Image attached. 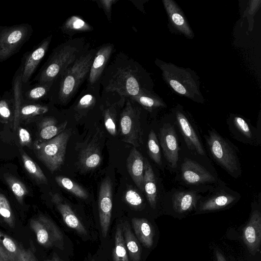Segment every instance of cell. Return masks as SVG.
<instances>
[{
  "label": "cell",
  "mask_w": 261,
  "mask_h": 261,
  "mask_svg": "<svg viewBox=\"0 0 261 261\" xmlns=\"http://www.w3.org/2000/svg\"><path fill=\"white\" fill-rule=\"evenodd\" d=\"M115 61L105 84L107 92L131 98L142 91L152 90V80L145 69L133 61Z\"/></svg>",
  "instance_id": "obj_1"
},
{
  "label": "cell",
  "mask_w": 261,
  "mask_h": 261,
  "mask_svg": "<svg viewBox=\"0 0 261 261\" xmlns=\"http://www.w3.org/2000/svg\"><path fill=\"white\" fill-rule=\"evenodd\" d=\"M155 64L161 70L164 81L176 93L194 102L204 103L199 78L194 70L158 59H155Z\"/></svg>",
  "instance_id": "obj_2"
},
{
  "label": "cell",
  "mask_w": 261,
  "mask_h": 261,
  "mask_svg": "<svg viewBox=\"0 0 261 261\" xmlns=\"http://www.w3.org/2000/svg\"><path fill=\"white\" fill-rule=\"evenodd\" d=\"M205 139L213 160L231 177H240L242 169L237 147L213 128L208 130Z\"/></svg>",
  "instance_id": "obj_3"
},
{
  "label": "cell",
  "mask_w": 261,
  "mask_h": 261,
  "mask_svg": "<svg viewBox=\"0 0 261 261\" xmlns=\"http://www.w3.org/2000/svg\"><path fill=\"white\" fill-rule=\"evenodd\" d=\"M82 49L75 41L66 42L56 48L35 80L38 84L53 83L80 56Z\"/></svg>",
  "instance_id": "obj_4"
},
{
  "label": "cell",
  "mask_w": 261,
  "mask_h": 261,
  "mask_svg": "<svg viewBox=\"0 0 261 261\" xmlns=\"http://www.w3.org/2000/svg\"><path fill=\"white\" fill-rule=\"evenodd\" d=\"M71 134V130L68 129L51 139L37 140L34 143L36 156L51 172L59 170L64 164L66 147Z\"/></svg>",
  "instance_id": "obj_5"
},
{
  "label": "cell",
  "mask_w": 261,
  "mask_h": 261,
  "mask_svg": "<svg viewBox=\"0 0 261 261\" xmlns=\"http://www.w3.org/2000/svg\"><path fill=\"white\" fill-rule=\"evenodd\" d=\"M179 177L180 182L186 187L205 191L224 182L205 165L187 157L181 163Z\"/></svg>",
  "instance_id": "obj_6"
},
{
  "label": "cell",
  "mask_w": 261,
  "mask_h": 261,
  "mask_svg": "<svg viewBox=\"0 0 261 261\" xmlns=\"http://www.w3.org/2000/svg\"><path fill=\"white\" fill-rule=\"evenodd\" d=\"M95 55L93 52L83 53L60 76L61 79L58 94L61 101L69 99L89 73Z\"/></svg>",
  "instance_id": "obj_7"
},
{
  "label": "cell",
  "mask_w": 261,
  "mask_h": 261,
  "mask_svg": "<svg viewBox=\"0 0 261 261\" xmlns=\"http://www.w3.org/2000/svg\"><path fill=\"white\" fill-rule=\"evenodd\" d=\"M32 33L29 24L0 27V63L17 53Z\"/></svg>",
  "instance_id": "obj_8"
},
{
  "label": "cell",
  "mask_w": 261,
  "mask_h": 261,
  "mask_svg": "<svg viewBox=\"0 0 261 261\" xmlns=\"http://www.w3.org/2000/svg\"><path fill=\"white\" fill-rule=\"evenodd\" d=\"M141 110L128 100L120 116V132L122 140L135 147L140 146L143 143Z\"/></svg>",
  "instance_id": "obj_9"
},
{
  "label": "cell",
  "mask_w": 261,
  "mask_h": 261,
  "mask_svg": "<svg viewBox=\"0 0 261 261\" xmlns=\"http://www.w3.org/2000/svg\"><path fill=\"white\" fill-rule=\"evenodd\" d=\"M241 198V194L226 186L224 182L218 185L201 197L197 206L198 213L222 210L232 206Z\"/></svg>",
  "instance_id": "obj_10"
},
{
  "label": "cell",
  "mask_w": 261,
  "mask_h": 261,
  "mask_svg": "<svg viewBox=\"0 0 261 261\" xmlns=\"http://www.w3.org/2000/svg\"><path fill=\"white\" fill-rule=\"evenodd\" d=\"M227 124L230 134L235 139L244 144L254 146L261 144L260 115L257 127L253 126L249 120L241 115L230 114Z\"/></svg>",
  "instance_id": "obj_11"
},
{
  "label": "cell",
  "mask_w": 261,
  "mask_h": 261,
  "mask_svg": "<svg viewBox=\"0 0 261 261\" xmlns=\"http://www.w3.org/2000/svg\"><path fill=\"white\" fill-rule=\"evenodd\" d=\"M171 112L188 148L199 155L206 156L205 149L195 125L183 106L177 104Z\"/></svg>",
  "instance_id": "obj_12"
},
{
  "label": "cell",
  "mask_w": 261,
  "mask_h": 261,
  "mask_svg": "<svg viewBox=\"0 0 261 261\" xmlns=\"http://www.w3.org/2000/svg\"><path fill=\"white\" fill-rule=\"evenodd\" d=\"M30 225L40 245L47 248L57 247L63 249V234L51 219L41 215L32 219Z\"/></svg>",
  "instance_id": "obj_13"
},
{
  "label": "cell",
  "mask_w": 261,
  "mask_h": 261,
  "mask_svg": "<svg viewBox=\"0 0 261 261\" xmlns=\"http://www.w3.org/2000/svg\"><path fill=\"white\" fill-rule=\"evenodd\" d=\"M204 190L195 188H173L164 196L169 201L172 210L176 214H184L197 208Z\"/></svg>",
  "instance_id": "obj_14"
},
{
  "label": "cell",
  "mask_w": 261,
  "mask_h": 261,
  "mask_svg": "<svg viewBox=\"0 0 261 261\" xmlns=\"http://www.w3.org/2000/svg\"><path fill=\"white\" fill-rule=\"evenodd\" d=\"M160 145L166 161L170 167L176 169L178 166L180 148L176 132L170 122H165L159 132Z\"/></svg>",
  "instance_id": "obj_15"
},
{
  "label": "cell",
  "mask_w": 261,
  "mask_h": 261,
  "mask_svg": "<svg viewBox=\"0 0 261 261\" xmlns=\"http://www.w3.org/2000/svg\"><path fill=\"white\" fill-rule=\"evenodd\" d=\"M162 2L168 16L170 31L172 33L182 35L188 39H193L194 32L179 6L172 0H163Z\"/></svg>",
  "instance_id": "obj_16"
},
{
  "label": "cell",
  "mask_w": 261,
  "mask_h": 261,
  "mask_svg": "<svg viewBox=\"0 0 261 261\" xmlns=\"http://www.w3.org/2000/svg\"><path fill=\"white\" fill-rule=\"evenodd\" d=\"M112 183L109 177L105 178L101 183L98 195L99 222L102 237L105 238L110 225L113 205Z\"/></svg>",
  "instance_id": "obj_17"
},
{
  "label": "cell",
  "mask_w": 261,
  "mask_h": 261,
  "mask_svg": "<svg viewBox=\"0 0 261 261\" xmlns=\"http://www.w3.org/2000/svg\"><path fill=\"white\" fill-rule=\"evenodd\" d=\"M243 240L249 252L254 255L259 251L261 242V213L252 211L249 220L243 229Z\"/></svg>",
  "instance_id": "obj_18"
},
{
  "label": "cell",
  "mask_w": 261,
  "mask_h": 261,
  "mask_svg": "<svg viewBox=\"0 0 261 261\" xmlns=\"http://www.w3.org/2000/svg\"><path fill=\"white\" fill-rule=\"evenodd\" d=\"M51 35L44 39L34 49L28 53L22 61V83H27L45 55L51 41Z\"/></svg>",
  "instance_id": "obj_19"
},
{
  "label": "cell",
  "mask_w": 261,
  "mask_h": 261,
  "mask_svg": "<svg viewBox=\"0 0 261 261\" xmlns=\"http://www.w3.org/2000/svg\"><path fill=\"white\" fill-rule=\"evenodd\" d=\"M126 167L136 186L144 192V158L136 147L132 149L127 158Z\"/></svg>",
  "instance_id": "obj_20"
},
{
  "label": "cell",
  "mask_w": 261,
  "mask_h": 261,
  "mask_svg": "<svg viewBox=\"0 0 261 261\" xmlns=\"http://www.w3.org/2000/svg\"><path fill=\"white\" fill-rule=\"evenodd\" d=\"M52 201L60 213L64 223L68 227L81 234H87L85 227L75 215L71 207L58 193L53 195Z\"/></svg>",
  "instance_id": "obj_21"
},
{
  "label": "cell",
  "mask_w": 261,
  "mask_h": 261,
  "mask_svg": "<svg viewBox=\"0 0 261 261\" xmlns=\"http://www.w3.org/2000/svg\"><path fill=\"white\" fill-rule=\"evenodd\" d=\"M101 161L99 146L95 141L87 144L79 152V164L84 171H89L98 167Z\"/></svg>",
  "instance_id": "obj_22"
},
{
  "label": "cell",
  "mask_w": 261,
  "mask_h": 261,
  "mask_svg": "<svg viewBox=\"0 0 261 261\" xmlns=\"http://www.w3.org/2000/svg\"><path fill=\"white\" fill-rule=\"evenodd\" d=\"M113 49V44L102 46L95 54L88 76L90 84L93 85L99 80L110 58Z\"/></svg>",
  "instance_id": "obj_23"
},
{
  "label": "cell",
  "mask_w": 261,
  "mask_h": 261,
  "mask_svg": "<svg viewBox=\"0 0 261 261\" xmlns=\"http://www.w3.org/2000/svg\"><path fill=\"white\" fill-rule=\"evenodd\" d=\"M144 192L151 208L156 207L159 199V190L156 177L153 168L146 158L144 159Z\"/></svg>",
  "instance_id": "obj_24"
},
{
  "label": "cell",
  "mask_w": 261,
  "mask_h": 261,
  "mask_svg": "<svg viewBox=\"0 0 261 261\" xmlns=\"http://www.w3.org/2000/svg\"><path fill=\"white\" fill-rule=\"evenodd\" d=\"M134 232L142 244L149 248L153 242L154 232L150 223L145 218H134L132 219Z\"/></svg>",
  "instance_id": "obj_25"
},
{
  "label": "cell",
  "mask_w": 261,
  "mask_h": 261,
  "mask_svg": "<svg viewBox=\"0 0 261 261\" xmlns=\"http://www.w3.org/2000/svg\"><path fill=\"white\" fill-rule=\"evenodd\" d=\"M149 112L167 107V105L153 90H144L137 96L130 98Z\"/></svg>",
  "instance_id": "obj_26"
},
{
  "label": "cell",
  "mask_w": 261,
  "mask_h": 261,
  "mask_svg": "<svg viewBox=\"0 0 261 261\" xmlns=\"http://www.w3.org/2000/svg\"><path fill=\"white\" fill-rule=\"evenodd\" d=\"M122 227L125 246L131 260L140 261L142 248L139 241L132 232L127 222H124Z\"/></svg>",
  "instance_id": "obj_27"
},
{
  "label": "cell",
  "mask_w": 261,
  "mask_h": 261,
  "mask_svg": "<svg viewBox=\"0 0 261 261\" xmlns=\"http://www.w3.org/2000/svg\"><path fill=\"white\" fill-rule=\"evenodd\" d=\"M67 124V121L59 124L53 118H46L40 124V137L44 141L51 139L63 132Z\"/></svg>",
  "instance_id": "obj_28"
},
{
  "label": "cell",
  "mask_w": 261,
  "mask_h": 261,
  "mask_svg": "<svg viewBox=\"0 0 261 261\" xmlns=\"http://www.w3.org/2000/svg\"><path fill=\"white\" fill-rule=\"evenodd\" d=\"M112 258L114 261H129L123 235L122 224L118 225L116 230Z\"/></svg>",
  "instance_id": "obj_29"
},
{
  "label": "cell",
  "mask_w": 261,
  "mask_h": 261,
  "mask_svg": "<svg viewBox=\"0 0 261 261\" xmlns=\"http://www.w3.org/2000/svg\"><path fill=\"white\" fill-rule=\"evenodd\" d=\"M118 101L111 103L106 100L103 106L102 113L105 125L108 133L112 136H115L117 134L116 107Z\"/></svg>",
  "instance_id": "obj_30"
},
{
  "label": "cell",
  "mask_w": 261,
  "mask_h": 261,
  "mask_svg": "<svg viewBox=\"0 0 261 261\" xmlns=\"http://www.w3.org/2000/svg\"><path fill=\"white\" fill-rule=\"evenodd\" d=\"M23 166L31 176L40 184H47V179L39 166L25 152L21 153Z\"/></svg>",
  "instance_id": "obj_31"
},
{
  "label": "cell",
  "mask_w": 261,
  "mask_h": 261,
  "mask_svg": "<svg viewBox=\"0 0 261 261\" xmlns=\"http://www.w3.org/2000/svg\"><path fill=\"white\" fill-rule=\"evenodd\" d=\"M55 180L60 187L75 196L84 199L88 198V194L85 189L72 179L63 176H57Z\"/></svg>",
  "instance_id": "obj_32"
},
{
  "label": "cell",
  "mask_w": 261,
  "mask_h": 261,
  "mask_svg": "<svg viewBox=\"0 0 261 261\" xmlns=\"http://www.w3.org/2000/svg\"><path fill=\"white\" fill-rule=\"evenodd\" d=\"M62 29L63 32L72 34L91 31L92 28L80 17L72 16L65 21Z\"/></svg>",
  "instance_id": "obj_33"
},
{
  "label": "cell",
  "mask_w": 261,
  "mask_h": 261,
  "mask_svg": "<svg viewBox=\"0 0 261 261\" xmlns=\"http://www.w3.org/2000/svg\"><path fill=\"white\" fill-rule=\"evenodd\" d=\"M148 153L151 160L158 165H162L161 152L159 142L155 132L151 129L148 136Z\"/></svg>",
  "instance_id": "obj_34"
},
{
  "label": "cell",
  "mask_w": 261,
  "mask_h": 261,
  "mask_svg": "<svg viewBox=\"0 0 261 261\" xmlns=\"http://www.w3.org/2000/svg\"><path fill=\"white\" fill-rule=\"evenodd\" d=\"M96 103V98L91 94L84 95L74 107L75 117L77 120L86 116Z\"/></svg>",
  "instance_id": "obj_35"
},
{
  "label": "cell",
  "mask_w": 261,
  "mask_h": 261,
  "mask_svg": "<svg viewBox=\"0 0 261 261\" xmlns=\"http://www.w3.org/2000/svg\"><path fill=\"white\" fill-rule=\"evenodd\" d=\"M5 180L18 202L22 204L24 197L28 193L25 186L20 180L11 175L5 176Z\"/></svg>",
  "instance_id": "obj_36"
},
{
  "label": "cell",
  "mask_w": 261,
  "mask_h": 261,
  "mask_svg": "<svg viewBox=\"0 0 261 261\" xmlns=\"http://www.w3.org/2000/svg\"><path fill=\"white\" fill-rule=\"evenodd\" d=\"M53 83H47L44 84H38V85L28 89L24 93H22V96L28 100H37L42 98L46 95L49 90Z\"/></svg>",
  "instance_id": "obj_37"
},
{
  "label": "cell",
  "mask_w": 261,
  "mask_h": 261,
  "mask_svg": "<svg viewBox=\"0 0 261 261\" xmlns=\"http://www.w3.org/2000/svg\"><path fill=\"white\" fill-rule=\"evenodd\" d=\"M0 246L16 261L20 247L8 236L6 235L0 230Z\"/></svg>",
  "instance_id": "obj_38"
},
{
  "label": "cell",
  "mask_w": 261,
  "mask_h": 261,
  "mask_svg": "<svg viewBox=\"0 0 261 261\" xmlns=\"http://www.w3.org/2000/svg\"><path fill=\"white\" fill-rule=\"evenodd\" d=\"M14 102L12 92H6L0 98V117L7 122L11 117L10 105Z\"/></svg>",
  "instance_id": "obj_39"
},
{
  "label": "cell",
  "mask_w": 261,
  "mask_h": 261,
  "mask_svg": "<svg viewBox=\"0 0 261 261\" xmlns=\"http://www.w3.org/2000/svg\"><path fill=\"white\" fill-rule=\"evenodd\" d=\"M48 111V108L45 106L35 103L22 105L21 103L20 115L23 117L31 118L44 114Z\"/></svg>",
  "instance_id": "obj_40"
},
{
  "label": "cell",
  "mask_w": 261,
  "mask_h": 261,
  "mask_svg": "<svg viewBox=\"0 0 261 261\" xmlns=\"http://www.w3.org/2000/svg\"><path fill=\"white\" fill-rule=\"evenodd\" d=\"M0 215L4 221L12 228L14 226V217L9 202L5 195L0 193Z\"/></svg>",
  "instance_id": "obj_41"
},
{
  "label": "cell",
  "mask_w": 261,
  "mask_h": 261,
  "mask_svg": "<svg viewBox=\"0 0 261 261\" xmlns=\"http://www.w3.org/2000/svg\"><path fill=\"white\" fill-rule=\"evenodd\" d=\"M126 202L136 208H140L143 204V200L140 194L135 190L128 189L124 196Z\"/></svg>",
  "instance_id": "obj_42"
},
{
  "label": "cell",
  "mask_w": 261,
  "mask_h": 261,
  "mask_svg": "<svg viewBox=\"0 0 261 261\" xmlns=\"http://www.w3.org/2000/svg\"><path fill=\"white\" fill-rule=\"evenodd\" d=\"M16 261H38L34 253L30 249L20 248Z\"/></svg>",
  "instance_id": "obj_43"
},
{
  "label": "cell",
  "mask_w": 261,
  "mask_h": 261,
  "mask_svg": "<svg viewBox=\"0 0 261 261\" xmlns=\"http://www.w3.org/2000/svg\"><path fill=\"white\" fill-rule=\"evenodd\" d=\"M19 137L22 145H29L31 142V138L29 132L25 129L20 127L19 129Z\"/></svg>",
  "instance_id": "obj_44"
},
{
  "label": "cell",
  "mask_w": 261,
  "mask_h": 261,
  "mask_svg": "<svg viewBox=\"0 0 261 261\" xmlns=\"http://www.w3.org/2000/svg\"><path fill=\"white\" fill-rule=\"evenodd\" d=\"M0 261H14L13 258L1 246Z\"/></svg>",
  "instance_id": "obj_45"
},
{
  "label": "cell",
  "mask_w": 261,
  "mask_h": 261,
  "mask_svg": "<svg viewBox=\"0 0 261 261\" xmlns=\"http://www.w3.org/2000/svg\"><path fill=\"white\" fill-rule=\"evenodd\" d=\"M113 2V1H102L100 2L102 3V5L106 11L108 13H111V6Z\"/></svg>",
  "instance_id": "obj_46"
},
{
  "label": "cell",
  "mask_w": 261,
  "mask_h": 261,
  "mask_svg": "<svg viewBox=\"0 0 261 261\" xmlns=\"http://www.w3.org/2000/svg\"><path fill=\"white\" fill-rule=\"evenodd\" d=\"M216 256L217 261H226L223 254L218 250L216 251Z\"/></svg>",
  "instance_id": "obj_47"
},
{
  "label": "cell",
  "mask_w": 261,
  "mask_h": 261,
  "mask_svg": "<svg viewBox=\"0 0 261 261\" xmlns=\"http://www.w3.org/2000/svg\"><path fill=\"white\" fill-rule=\"evenodd\" d=\"M45 261H62L56 254H54L51 259H48Z\"/></svg>",
  "instance_id": "obj_48"
},
{
  "label": "cell",
  "mask_w": 261,
  "mask_h": 261,
  "mask_svg": "<svg viewBox=\"0 0 261 261\" xmlns=\"http://www.w3.org/2000/svg\"><path fill=\"white\" fill-rule=\"evenodd\" d=\"M91 261H95L94 259H92Z\"/></svg>",
  "instance_id": "obj_49"
}]
</instances>
